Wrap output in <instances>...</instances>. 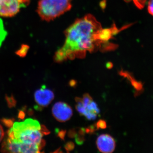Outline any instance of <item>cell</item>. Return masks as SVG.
Listing matches in <instances>:
<instances>
[{"mask_svg":"<svg viewBox=\"0 0 153 153\" xmlns=\"http://www.w3.org/2000/svg\"><path fill=\"white\" fill-rule=\"evenodd\" d=\"M118 31L115 27L103 29L95 17L86 15L66 30L65 43L55 53V60L60 63L67 59L84 58L87 52L115 49L116 45L109 41Z\"/></svg>","mask_w":153,"mask_h":153,"instance_id":"cell-1","label":"cell"},{"mask_svg":"<svg viewBox=\"0 0 153 153\" xmlns=\"http://www.w3.org/2000/svg\"><path fill=\"white\" fill-rule=\"evenodd\" d=\"M47 132L38 121L29 118L16 122L8 131L2 152L10 153H39L44 146L42 138Z\"/></svg>","mask_w":153,"mask_h":153,"instance_id":"cell-2","label":"cell"},{"mask_svg":"<svg viewBox=\"0 0 153 153\" xmlns=\"http://www.w3.org/2000/svg\"><path fill=\"white\" fill-rule=\"evenodd\" d=\"M72 0H40L38 13L42 20L49 22L69 10Z\"/></svg>","mask_w":153,"mask_h":153,"instance_id":"cell-3","label":"cell"},{"mask_svg":"<svg viewBox=\"0 0 153 153\" xmlns=\"http://www.w3.org/2000/svg\"><path fill=\"white\" fill-rule=\"evenodd\" d=\"M27 0H0V16H13Z\"/></svg>","mask_w":153,"mask_h":153,"instance_id":"cell-4","label":"cell"},{"mask_svg":"<svg viewBox=\"0 0 153 153\" xmlns=\"http://www.w3.org/2000/svg\"><path fill=\"white\" fill-rule=\"evenodd\" d=\"M53 116L60 122H65L69 120L73 114L71 107L64 102H56L52 108Z\"/></svg>","mask_w":153,"mask_h":153,"instance_id":"cell-5","label":"cell"},{"mask_svg":"<svg viewBox=\"0 0 153 153\" xmlns=\"http://www.w3.org/2000/svg\"><path fill=\"white\" fill-rule=\"evenodd\" d=\"M35 101L38 106L45 107L48 106L54 98V94L45 85L36 91L35 93Z\"/></svg>","mask_w":153,"mask_h":153,"instance_id":"cell-6","label":"cell"},{"mask_svg":"<svg viewBox=\"0 0 153 153\" xmlns=\"http://www.w3.org/2000/svg\"><path fill=\"white\" fill-rule=\"evenodd\" d=\"M96 144L99 150L102 153H112L115 148L114 139L107 134L99 136L97 140Z\"/></svg>","mask_w":153,"mask_h":153,"instance_id":"cell-7","label":"cell"},{"mask_svg":"<svg viewBox=\"0 0 153 153\" xmlns=\"http://www.w3.org/2000/svg\"><path fill=\"white\" fill-rule=\"evenodd\" d=\"M82 101L84 106H85L93 100L90 95L86 93L83 95Z\"/></svg>","mask_w":153,"mask_h":153,"instance_id":"cell-8","label":"cell"},{"mask_svg":"<svg viewBox=\"0 0 153 153\" xmlns=\"http://www.w3.org/2000/svg\"><path fill=\"white\" fill-rule=\"evenodd\" d=\"M85 135L82 134H79V133L76 134L75 138V142L78 145H82L85 141V138H84Z\"/></svg>","mask_w":153,"mask_h":153,"instance_id":"cell-9","label":"cell"},{"mask_svg":"<svg viewBox=\"0 0 153 153\" xmlns=\"http://www.w3.org/2000/svg\"><path fill=\"white\" fill-rule=\"evenodd\" d=\"M133 1L138 8L142 9L144 7L147 0H133Z\"/></svg>","mask_w":153,"mask_h":153,"instance_id":"cell-10","label":"cell"},{"mask_svg":"<svg viewBox=\"0 0 153 153\" xmlns=\"http://www.w3.org/2000/svg\"><path fill=\"white\" fill-rule=\"evenodd\" d=\"M96 126L97 129H105L106 128V123L105 121L103 120H100L96 124Z\"/></svg>","mask_w":153,"mask_h":153,"instance_id":"cell-11","label":"cell"},{"mask_svg":"<svg viewBox=\"0 0 153 153\" xmlns=\"http://www.w3.org/2000/svg\"><path fill=\"white\" fill-rule=\"evenodd\" d=\"M74 148V143L71 142H68L65 145V149L67 152L73 150Z\"/></svg>","mask_w":153,"mask_h":153,"instance_id":"cell-12","label":"cell"},{"mask_svg":"<svg viewBox=\"0 0 153 153\" xmlns=\"http://www.w3.org/2000/svg\"><path fill=\"white\" fill-rule=\"evenodd\" d=\"M96 129H97L96 125H92L88 127L87 128L85 129V133H93L95 131Z\"/></svg>","mask_w":153,"mask_h":153,"instance_id":"cell-13","label":"cell"},{"mask_svg":"<svg viewBox=\"0 0 153 153\" xmlns=\"http://www.w3.org/2000/svg\"><path fill=\"white\" fill-rule=\"evenodd\" d=\"M148 10L149 13L153 16V0H149L148 4Z\"/></svg>","mask_w":153,"mask_h":153,"instance_id":"cell-14","label":"cell"},{"mask_svg":"<svg viewBox=\"0 0 153 153\" xmlns=\"http://www.w3.org/2000/svg\"><path fill=\"white\" fill-rule=\"evenodd\" d=\"M76 134H77V133H76V130L74 129H72L70 130L69 131L68 135L69 137L74 138L76 136Z\"/></svg>","mask_w":153,"mask_h":153,"instance_id":"cell-15","label":"cell"},{"mask_svg":"<svg viewBox=\"0 0 153 153\" xmlns=\"http://www.w3.org/2000/svg\"><path fill=\"white\" fill-rule=\"evenodd\" d=\"M66 131L65 130H61L58 132V136L60 137V138L62 140L64 139V137L66 135Z\"/></svg>","mask_w":153,"mask_h":153,"instance_id":"cell-16","label":"cell"},{"mask_svg":"<svg viewBox=\"0 0 153 153\" xmlns=\"http://www.w3.org/2000/svg\"><path fill=\"white\" fill-rule=\"evenodd\" d=\"M4 135V129L2 126L0 125V142L3 140Z\"/></svg>","mask_w":153,"mask_h":153,"instance_id":"cell-17","label":"cell"},{"mask_svg":"<svg viewBox=\"0 0 153 153\" xmlns=\"http://www.w3.org/2000/svg\"><path fill=\"white\" fill-rule=\"evenodd\" d=\"M69 84H70V85L71 86H75V85H76V82H75V80H71L70 82H69Z\"/></svg>","mask_w":153,"mask_h":153,"instance_id":"cell-18","label":"cell"}]
</instances>
